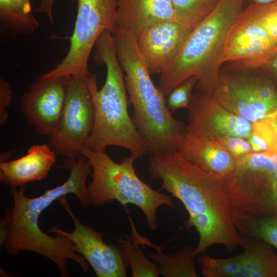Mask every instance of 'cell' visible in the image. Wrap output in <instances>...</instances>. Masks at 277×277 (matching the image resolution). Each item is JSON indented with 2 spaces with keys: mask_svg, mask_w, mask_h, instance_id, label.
<instances>
[{
  "mask_svg": "<svg viewBox=\"0 0 277 277\" xmlns=\"http://www.w3.org/2000/svg\"><path fill=\"white\" fill-rule=\"evenodd\" d=\"M148 168L152 178L161 181L160 189L179 199L187 211L185 226L199 234L195 256L216 244L230 252L240 246L223 177L191 163L177 151L151 154Z\"/></svg>",
  "mask_w": 277,
  "mask_h": 277,
  "instance_id": "obj_1",
  "label": "cell"
},
{
  "mask_svg": "<svg viewBox=\"0 0 277 277\" xmlns=\"http://www.w3.org/2000/svg\"><path fill=\"white\" fill-rule=\"evenodd\" d=\"M70 175L62 184L49 189L39 196L29 197L25 187L11 188L13 201L1 221V244L10 254L28 251L41 254L52 261L63 277L69 276L68 259L77 263L85 272L88 264L74 248V244L65 236H52L43 232L38 224L41 213L51 203L62 196L73 193L82 206L90 204L86 181L91 168L85 161L79 159L71 167Z\"/></svg>",
  "mask_w": 277,
  "mask_h": 277,
  "instance_id": "obj_2",
  "label": "cell"
},
{
  "mask_svg": "<svg viewBox=\"0 0 277 277\" xmlns=\"http://www.w3.org/2000/svg\"><path fill=\"white\" fill-rule=\"evenodd\" d=\"M113 34L133 108L132 118L147 143L149 153L177 151L187 126L172 115L165 95L154 84L138 49L136 36L119 27Z\"/></svg>",
  "mask_w": 277,
  "mask_h": 277,
  "instance_id": "obj_3",
  "label": "cell"
},
{
  "mask_svg": "<svg viewBox=\"0 0 277 277\" xmlns=\"http://www.w3.org/2000/svg\"><path fill=\"white\" fill-rule=\"evenodd\" d=\"M94 60L104 64L107 74L101 89L97 77L89 74L87 83L93 104L94 118L87 147L106 151L110 146L128 150L136 159L149 153L146 142L138 131L128 112V95L124 72L118 62L113 34L104 31L95 45Z\"/></svg>",
  "mask_w": 277,
  "mask_h": 277,
  "instance_id": "obj_4",
  "label": "cell"
},
{
  "mask_svg": "<svg viewBox=\"0 0 277 277\" xmlns=\"http://www.w3.org/2000/svg\"><path fill=\"white\" fill-rule=\"evenodd\" d=\"M245 0H221L190 33L173 62L159 76L157 86L167 95L186 79L196 76L200 92L209 94L221 68L217 61L227 33L242 10Z\"/></svg>",
  "mask_w": 277,
  "mask_h": 277,
  "instance_id": "obj_5",
  "label": "cell"
},
{
  "mask_svg": "<svg viewBox=\"0 0 277 277\" xmlns=\"http://www.w3.org/2000/svg\"><path fill=\"white\" fill-rule=\"evenodd\" d=\"M92 168V180L88 186L90 205L96 207L117 201L122 205L132 204L143 212L149 228L159 226L157 211L162 206H174L172 196L152 188L137 175L130 154L121 162L113 160L106 151L92 150L85 146L81 153Z\"/></svg>",
  "mask_w": 277,
  "mask_h": 277,
  "instance_id": "obj_6",
  "label": "cell"
},
{
  "mask_svg": "<svg viewBox=\"0 0 277 277\" xmlns=\"http://www.w3.org/2000/svg\"><path fill=\"white\" fill-rule=\"evenodd\" d=\"M223 180L231 207L256 215L271 214L277 195V151L240 157Z\"/></svg>",
  "mask_w": 277,
  "mask_h": 277,
  "instance_id": "obj_7",
  "label": "cell"
},
{
  "mask_svg": "<svg viewBox=\"0 0 277 277\" xmlns=\"http://www.w3.org/2000/svg\"><path fill=\"white\" fill-rule=\"evenodd\" d=\"M70 1L76 3L77 9L69 49L62 61L43 77L89 74V58L98 37L105 31L113 34L115 31L117 0Z\"/></svg>",
  "mask_w": 277,
  "mask_h": 277,
  "instance_id": "obj_8",
  "label": "cell"
},
{
  "mask_svg": "<svg viewBox=\"0 0 277 277\" xmlns=\"http://www.w3.org/2000/svg\"><path fill=\"white\" fill-rule=\"evenodd\" d=\"M88 75H71L57 129L49 137L48 146L57 155L64 157L63 167L68 171L87 146L93 126L94 108Z\"/></svg>",
  "mask_w": 277,
  "mask_h": 277,
  "instance_id": "obj_9",
  "label": "cell"
},
{
  "mask_svg": "<svg viewBox=\"0 0 277 277\" xmlns=\"http://www.w3.org/2000/svg\"><path fill=\"white\" fill-rule=\"evenodd\" d=\"M209 94L252 123L277 116V88L270 80L258 75L221 70Z\"/></svg>",
  "mask_w": 277,
  "mask_h": 277,
  "instance_id": "obj_10",
  "label": "cell"
},
{
  "mask_svg": "<svg viewBox=\"0 0 277 277\" xmlns=\"http://www.w3.org/2000/svg\"><path fill=\"white\" fill-rule=\"evenodd\" d=\"M276 54L277 41L240 12L227 33L217 64L220 68L230 63L236 69H255L267 66Z\"/></svg>",
  "mask_w": 277,
  "mask_h": 277,
  "instance_id": "obj_11",
  "label": "cell"
},
{
  "mask_svg": "<svg viewBox=\"0 0 277 277\" xmlns=\"http://www.w3.org/2000/svg\"><path fill=\"white\" fill-rule=\"evenodd\" d=\"M58 200L73 221L74 228L70 232L54 226L48 232L71 240L75 251L88 262L97 277L127 276L128 264L119 244H107L103 233L83 223L71 209L65 196Z\"/></svg>",
  "mask_w": 277,
  "mask_h": 277,
  "instance_id": "obj_12",
  "label": "cell"
},
{
  "mask_svg": "<svg viewBox=\"0 0 277 277\" xmlns=\"http://www.w3.org/2000/svg\"><path fill=\"white\" fill-rule=\"evenodd\" d=\"M243 252L226 259L206 254L196 259L205 277H277V254L267 242L240 234Z\"/></svg>",
  "mask_w": 277,
  "mask_h": 277,
  "instance_id": "obj_13",
  "label": "cell"
},
{
  "mask_svg": "<svg viewBox=\"0 0 277 277\" xmlns=\"http://www.w3.org/2000/svg\"><path fill=\"white\" fill-rule=\"evenodd\" d=\"M71 76H41L22 96L19 108L39 135L50 137L55 132Z\"/></svg>",
  "mask_w": 277,
  "mask_h": 277,
  "instance_id": "obj_14",
  "label": "cell"
},
{
  "mask_svg": "<svg viewBox=\"0 0 277 277\" xmlns=\"http://www.w3.org/2000/svg\"><path fill=\"white\" fill-rule=\"evenodd\" d=\"M187 129L219 140L231 136L247 138L252 123L224 107L207 93L192 94Z\"/></svg>",
  "mask_w": 277,
  "mask_h": 277,
  "instance_id": "obj_15",
  "label": "cell"
},
{
  "mask_svg": "<svg viewBox=\"0 0 277 277\" xmlns=\"http://www.w3.org/2000/svg\"><path fill=\"white\" fill-rule=\"evenodd\" d=\"M191 31L172 21L147 27L136 35L138 49L151 75L160 74L173 62Z\"/></svg>",
  "mask_w": 277,
  "mask_h": 277,
  "instance_id": "obj_16",
  "label": "cell"
},
{
  "mask_svg": "<svg viewBox=\"0 0 277 277\" xmlns=\"http://www.w3.org/2000/svg\"><path fill=\"white\" fill-rule=\"evenodd\" d=\"M177 151L191 163L220 177L228 174L238 160L217 140L187 129Z\"/></svg>",
  "mask_w": 277,
  "mask_h": 277,
  "instance_id": "obj_17",
  "label": "cell"
},
{
  "mask_svg": "<svg viewBox=\"0 0 277 277\" xmlns=\"http://www.w3.org/2000/svg\"><path fill=\"white\" fill-rule=\"evenodd\" d=\"M56 154L48 145H34L24 156L0 162L1 181L11 188L46 179L56 161Z\"/></svg>",
  "mask_w": 277,
  "mask_h": 277,
  "instance_id": "obj_18",
  "label": "cell"
},
{
  "mask_svg": "<svg viewBox=\"0 0 277 277\" xmlns=\"http://www.w3.org/2000/svg\"><path fill=\"white\" fill-rule=\"evenodd\" d=\"M116 5V27L136 36L155 24L176 21L172 0H117Z\"/></svg>",
  "mask_w": 277,
  "mask_h": 277,
  "instance_id": "obj_19",
  "label": "cell"
},
{
  "mask_svg": "<svg viewBox=\"0 0 277 277\" xmlns=\"http://www.w3.org/2000/svg\"><path fill=\"white\" fill-rule=\"evenodd\" d=\"M38 1L35 11L46 14L49 22L54 24L53 8L55 0ZM0 22L2 35L9 39L32 34L39 27L31 0H0Z\"/></svg>",
  "mask_w": 277,
  "mask_h": 277,
  "instance_id": "obj_20",
  "label": "cell"
},
{
  "mask_svg": "<svg viewBox=\"0 0 277 277\" xmlns=\"http://www.w3.org/2000/svg\"><path fill=\"white\" fill-rule=\"evenodd\" d=\"M231 213L240 234L263 240L277 249V215H256L232 207Z\"/></svg>",
  "mask_w": 277,
  "mask_h": 277,
  "instance_id": "obj_21",
  "label": "cell"
},
{
  "mask_svg": "<svg viewBox=\"0 0 277 277\" xmlns=\"http://www.w3.org/2000/svg\"><path fill=\"white\" fill-rule=\"evenodd\" d=\"M194 249L187 245L166 254L160 249L155 253L148 252V256L157 266L159 274L165 277H197Z\"/></svg>",
  "mask_w": 277,
  "mask_h": 277,
  "instance_id": "obj_22",
  "label": "cell"
},
{
  "mask_svg": "<svg viewBox=\"0 0 277 277\" xmlns=\"http://www.w3.org/2000/svg\"><path fill=\"white\" fill-rule=\"evenodd\" d=\"M176 20L192 30L217 6L221 0H172Z\"/></svg>",
  "mask_w": 277,
  "mask_h": 277,
  "instance_id": "obj_23",
  "label": "cell"
},
{
  "mask_svg": "<svg viewBox=\"0 0 277 277\" xmlns=\"http://www.w3.org/2000/svg\"><path fill=\"white\" fill-rule=\"evenodd\" d=\"M126 236V239L120 238L117 241L124 252L128 266L131 268L132 276H159L157 265L147 258L138 243L131 242L128 235Z\"/></svg>",
  "mask_w": 277,
  "mask_h": 277,
  "instance_id": "obj_24",
  "label": "cell"
},
{
  "mask_svg": "<svg viewBox=\"0 0 277 277\" xmlns=\"http://www.w3.org/2000/svg\"><path fill=\"white\" fill-rule=\"evenodd\" d=\"M240 13L259 24L277 41V1L265 5L252 3L242 9Z\"/></svg>",
  "mask_w": 277,
  "mask_h": 277,
  "instance_id": "obj_25",
  "label": "cell"
},
{
  "mask_svg": "<svg viewBox=\"0 0 277 277\" xmlns=\"http://www.w3.org/2000/svg\"><path fill=\"white\" fill-rule=\"evenodd\" d=\"M252 130L247 138L252 152L277 151V136L268 120L252 123Z\"/></svg>",
  "mask_w": 277,
  "mask_h": 277,
  "instance_id": "obj_26",
  "label": "cell"
},
{
  "mask_svg": "<svg viewBox=\"0 0 277 277\" xmlns=\"http://www.w3.org/2000/svg\"><path fill=\"white\" fill-rule=\"evenodd\" d=\"M196 76L190 77L174 88L168 95L167 105L171 112L182 108L188 109L192 96V90L196 85Z\"/></svg>",
  "mask_w": 277,
  "mask_h": 277,
  "instance_id": "obj_27",
  "label": "cell"
},
{
  "mask_svg": "<svg viewBox=\"0 0 277 277\" xmlns=\"http://www.w3.org/2000/svg\"><path fill=\"white\" fill-rule=\"evenodd\" d=\"M217 141L237 159L252 152L250 144L246 138L231 136Z\"/></svg>",
  "mask_w": 277,
  "mask_h": 277,
  "instance_id": "obj_28",
  "label": "cell"
},
{
  "mask_svg": "<svg viewBox=\"0 0 277 277\" xmlns=\"http://www.w3.org/2000/svg\"><path fill=\"white\" fill-rule=\"evenodd\" d=\"M12 91L10 85L4 78H0V124L4 125L9 117L7 108L11 105Z\"/></svg>",
  "mask_w": 277,
  "mask_h": 277,
  "instance_id": "obj_29",
  "label": "cell"
},
{
  "mask_svg": "<svg viewBox=\"0 0 277 277\" xmlns=\"http://www.w3.org/2000/svg\"><path fill=\"white\" fill-rule=\"evenodd\" d=\"M267 66L269 67L277 75V54Z\"/></svg>",
  "mask_w": 277,
  "mask_h": 277,
  "instance_id": "obj_30",
  "label": "cell"
},
{
  "mask_svg": "<svg viewBox=\"0 0 277 277\" xmlns=\"http://www.w3.org/2000/svg\"><path fill=\"white\" fill-rule=\"evenodd\" d=\"M271 214H274L277 215V195L275 197L272 202L271 207Z\"/></svg>",
  "mask_w": 277,
  "mask_h": 277,
  "instance_id": "obj_31",
  "label": "cell"
},
{
  "mask_svg": "<svg viewBox=\"0 0 277 277\" xmlns=\"http://www.w3.org/2000/svg\"><path fill=\"white\" fill-rule=\"evenodd\" d=\"M271 124L277 136V116L274 118L268 120Z\"/></svg>",
  "mask_w": 277,
  "mask_h": 277,
  "instance_id": "obj_32",
  "label": "cell"
},
{
  "mask_svg": "<svg viewBox=\"0 0 277 277\" xmlns=\"http://www.w3.org/2000/svg\"><path fill=\"white\" fill-rule=\"evenodd\" d=\"M254 4L265 5L273 3L277 0H252Z\"/></svg>",
  "mask_w": 277,
  "mask_h": 277,
  "instance_id": "obj_33",
  "label": "cell"
},
{
  "mask_svg": "<svg viewBox=\"0 0 277 277\" xmlns=\"http://www.w3.org/2000/svg\"><path fill=\"white\" fill-rule=\"evenodd\" d=\"M12 155V151L3 152L1 154V161H5Z\"/></svg>",
  "mask_w": 277,
  "mask_h": 277,
  "instance_id": "obj_34",
  "label": "cell"
}]
</instances>
